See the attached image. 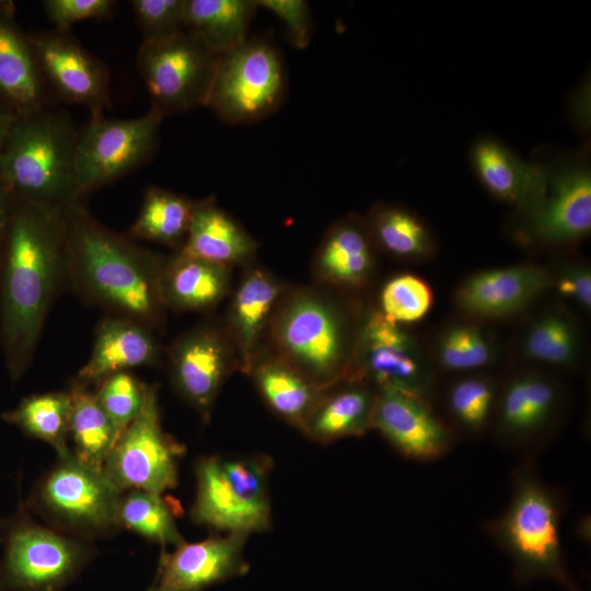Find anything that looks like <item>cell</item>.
<instances>
[{
	"instance_id": "1",
	"label": "cell",
	"mask_w": 591,
	"mask_h": 591,
	"mask_svg": "<svg viewBox=\"0 0 591 591\" xmlns=\"http://www.w3.org/2000/svg\"><path fill=\"white\" fill-rule=\"evenodd\" d=\"M65 286L62 210L13 197L0 251V341L13 381L30 367L50 306Z\"/></svg>"
},
{
	"instance_id": "2",
	"label": "cell",
	"mask_w": 591,
	"mask_h": 591,
	"mask_svg": "<svg viewBox=\"0 0 591 591\" xmlns=\"http://www.w3.org/2000/svg\"><path fill=\"white\" fill-rule=\"evenodd\" d=\"M68 286L106 315L150 329L165 320L161 292L163 257L97 221L82 201L62 209Z\"/></svg>"
},
{
	"instance_id": "3",
	"label": "cell",
	"mask_w": 591,
	"mask_h": 591,
	"mask_svg": "<svg viewBox=\"0 0 591 591\" xmlns=\"http://www.w3.org/2000/svg\"><path fill=\"white\" fill-rule=\"evenodd\" d=\"M511 484L506 510L484 526L511 558L515 580L528 584L548 579L567 591H583L569 571L561 545L566 507L561 491L543 480L530 455L513 468Z\"/></svg>"
},
{
	"instance_id": "4",
	"label": "cell",
	"mask_w": 591,
	"mask_h": 591,
	"mask_svg": "<svg viewBox=\"0 0 591 591\" xmlns=\"http://www.w3.org/2000/svg\"><path fill=\"white\" fill-rule=\"evenodd\" d=\"M78 131L67 113L46 106L16 114L0 153V181L14 198L59 210L81 201Z\"/></svg>"
},
{
	"instance_id": "5",
	"label": "cell",
	"mask_w": 591,
	"mask_h": 591,
	"mask_svg": "<svg viewBox=\"0 0 591 591\" xmlns=\"http://www.w3.org/2000/svg\"><path fill=\"white\" fill-rule=\"evenodd\" d=\"M277 356L323 391L349 380L357 332L329 298L300 290L283 300L270 325Z\"/></svg>"
},
{
	"instance_id": "6",
	"label": "cell",
	"mask_w": 591,
	"mask_h": 591,
	"mask_svg": "<svg viewBox=\"0 0 591 591\" xmlns=\"http://www.w3.org/2000/svg\"><path fill=\"white\" fill-rule=\"evenodd\" d=\"M287 74L271 39L255 36L218 58L206 107L230 125L253 124L285 100Z\"/></svg>"
},
{
	"instance_id": "7",
	"label": "cell",
	"mask_w": 591,
	"mask_h": 591,
	"mask_svg": "<svg viewBox=\"0 0 591 591\" xmlns=\"http://www.w3.org/2000/svg\"><path fill=\"white\" fill-rule=\"evenodd\" d=\"M163 118L152 108L127 119L91 116L78 131L74 152L80 200L148 162L157 150Z\"/></svg>"
},
{
	"instance_id": "8",
	"label": "cell",
	"mask_w": 591,
	"mask_h": 591,
	"mask_svg": "<svg viewBox=\"0 0 591 591\" xmlns=\"http://www.w3.org/2000/svg\"><path fill=\"white\" fill-rule=\"evenodd\" d=\"M219 56L186 30L167 38L142 42L137 65L163 117L205 106Z\"/></svg>"
},
{
	"instance_id": "9",
	"label": "cell",
	"mask_w": 591,
	"mask_h": 591,
	"mask_svg": "<svg viewBox=\"0 0 591 591\" xmlns=\"http://www.w3.org/2000/svg\"><path fill=\"white\" fill-rule=\"evenodd\" d=\"M184 448L164 432L158 386L148 385L143 405L115 442L103 464L109 482L126 489L163 494L177 485V463Z\"/></svg>"
},
{
	"instance_id": "10",
	"label": "cell",
	"mask_w": 591,
	"mask_h": 591,
	"mask_svg": "<svg viewBox=\"0 0 591 591\" xmlns=\"http://www.w3.org/2000/svg\"><path fill=\"white\" fill-rule=\"evenodd\" d=\"M349 380L376 391L395 390L430 401L434 379L417 340L380 310H368L357 328Z\"/></svg>"
},
{
	"instance_id": "11",
	"label": "cell",
	"mask_w": 591,
	"mask_h": 591,
	"mask_svg": "<svg viewBox=\"0 0 591 591\" xmlns=\"http://www.w3.org/2000/svg\"><path fill=\"white\" fill-rule=\"evenodd\" d=\"M543 164L546 186L540 206L528 217L530 236L546 245L586 239L591 231V169L587 152L566 154Z\"/></svg>"
},
{
	"instance_id": "12",
	"label": "cell",
	"mask_w": 591,
	"mask_h": 591,
	"mask_svg": "<svg viewBox=\"0 0 591 591\" xmlns=\"http://www.w3.org/2000/svg\"><path fill=\"white\" fill-rule=\"evenodd\" d=\"M121 494L102 468L83 464L70 454L59 459L43 480L38 499L49 513L72 528L106 531L118 525Z\"/></svg>"
},
{
	"instance_id": "13",
	"label": "cell",
	"mask_w": 591,
	"mask_h": 591,
	"mask_svg": "<svg viewBox=\"0 0 591 591\" xmlns=\"http://www.w3.org/2000/svg\"><path fill=\"white\" fill-rule=\"evenodd\" d=\"M45 83L66 102L85 106L91 116L111 106L105 65L89 53L70 31L56 28L30 37Z\"/></svg>"
},
{
	"instance_id": "14",
	"label": "cell",
	"mask_w": 591,
	"mask_h": 591,
	"mask_svg": "<svg viewBox=\"0 0 591 591\" xmlns=\"http://www.w3.org/2000/svg\"><path fill=\"white\" fill-rule=\"evenodd\" d=\"M84 559L78 543L19 521L8 533L4 576L20 591H56L76 575Z\"/></svg>"
},
{
	"instance_id": "15",
	"label": "cell",
	"mask_w": 591,
	"mask_h": 591,
	"mask_svg": "<svg viewBox=\"0 0 591 591\" xmlns=\"http://www.w3.org/2000/svg\"><path fill=\"white\" fill-rule=\"evenodd\" d=\"M232 351L228 335L210 324L184 333L170 348L172 382L204 419L209 418L232 369Z\"/></svg>"
},
{
	"instance_id": "16",
	"label": "cell",
	"mask_w": 591,
	"mask_h": 591,
	"mask_svg": "<svg viewBox=\"0 0 591 591\" xmlns=\"http://www.w3.org/2000/svg\"><path fill=\"white\" fill-rule=\"evenodd\" d=\"M372 429L402 456L433 461L455 442L453 429L434 413L430 401L401 391H376Z\"/></svg>"
},
{
	"instance_id": "17",
	"label": "cell",
	"mask_w": 591,
	"mask_h": 591,
	"mask_svg": "<svg viewBox=\"0 0 591 591\" xmlns=\"http://www.w3.org/2000/svg\"><path fill=\"white\" fill-rule=\"evenodd\" d=\"M560 405L558 385L536 372L512 378L503 387L494 415V432L498 443L532 456L543 444L556 419Z\"/></svg>"
},
{
	"instance_id": "18",
	"label": "cell",
	"mask_w": 591,
	"mask_h": 591,
	"mask_svg": "<svg viewBox=\"0 0 591 591\" xmlns=\"http://www.w3.org/2000/svg\"><path fill=\"white\" fill-rule=\"evenodd\" d=\"M248 535L227 533L163 552L149 591H202L248 570L244 545Z\"/></svg>"
},
{
	"instance_id": "19",
	"label": "cell",
	"mask_w": 591,
	"mask_h": 591,
	"mask_svg": "<svg viewBox=\"0 0 591 591\" xmlns=\"http://www.w3.org/2000/svg\"><path fill=\"white\" fill-rule=\"evenodd\" d=\"M470 163L482 186L495 198L513 205L526 217L540 206L546 186L542 161H525L499 139L482 136L471 148Z\"/></svg>"
},
{
	"instance_id": "20",
	"label": "cell",
	"mask_w": 591,
	"mask_h": 591,
	"mask_svg": "<svg viewBox=\"0 0 591 591\" xmlns=\"http://www.w3.org/2000/svg\"><path fill=\"white\" fill-rule=\"evenodd\" d=\"M552 285L546 269L522 264L476 273L459 287L455 300L465 313L483 318L518 314Z\"/></svg>"
},
{
	"instance_id": "21",
	"label": "cell",
	"mask_w": 591,
	"mask_h": 591,
	"mask_svg": "<svg viewBox=\"0 0 591 591\" xmlns=\"http://www.w3.org/2000/svg\"><path fill=\"white\" fill-rule=\"evenodd\" d=\"M161 348L152 329L132 320L106 315L99 323L91 356L72 384L90 387L132 368L153 366Z\"/></svg>"
},
{
	"instance_id": "22",
	"label": "cell",
	"mask_w": 591,
	"mask_h": 591,
	"mask_svg": "<svg viewBox=\"0 0 591 591\" xmlns=\"http://www.w3.org/2000/svg\"><path fill=\"white\" fill-rule=\"evenodd\" d=\"M197 493L190 517L199 525L227 533L267 531L271 518L251 508L229 483L221 457H200L196 464Z\"/></svg>"
},
{
	"instance_id": "23",
	"label": "cell",
	"mask_w": 591,
	"mask_h": 591,
	"mask_svg": "<svg viewBox=\"0 0 591 591\" xmlns=\"http://www.w3.org/2000/svg\"><path fill=\"white\" fill-rule=\"evenodd\" d=\"M256 250V241L213 197L194 202L189 229L179 252L231 268L252 259Z\"/></svg>"
},
{
	"instance_id": "24",
	"label": "cell",
	"mask_w": 591,
	"mask_h": 591,
	"mask_svg": "<svg viewBox=\"0 0 591 591\" xmlns=\"http://www.w3.org/2000/svg\"><path fill=\"white\" fill-rule=\"evenodd\" d=\"M14 13L13 2L0 1V92L20 114L45 107L46 83Z\"/></svg>"
},
{
	"instance_id": "25",
	"label": "cell",
	"mask_w": 591,
	"mask_h": 591,
	"mask_svg": "<svg viewBox=\"0 0 591 591\" xmlns=\"http://www.w3.org/2000/svg\"><path fill=\"white\" fill-rule=\"evenodd\" d=\"M373 250L364 220L349 215L325 232L315 255V271L322 281L359 288L374 267Z\"/></svg>"
},
{
	"instance_id": "26",
	"label": "cell",
	"mask_w": 591,
	"mask_h": 591,
	"mask_svg": "<svg viewBox=\"0 0 591 591\" xmlns=\"http://www.w3.org/2000/svg\"><path fill=\"white\" fill-rule=\"evenodd\" d=\"M375 399L376 390L371 385L343 381L324 392L300 430L320 443L361 437L372 429Z\"/></svg>"
},
{
	"instance_id": "27",
	"label": "cell",
	"mask_w": 591,
	"mask_h": 591,
	"mask_svg": "<svg viewBox=\"0 0 591 591\" xmlns=\"http://www.w3.org/2000/svg\"><path fill=\"white\" fill-rule=\"evenodd\" d=\"M282 285L267 273L250 270L241 280L229 310L228 337L234 346L236 364L248 374L258 343Z\"/></svg>"
},
{
	"instance_id": "28",
	"label": "cell",
	"mask_w": 591,
	"mask_h": 591,
	"mask_svg": "<svg viewBox=\"0 0 591 591\" xmlns=\"http://www.w3.org/2000/svg\"><path fill=\"white\" fill-rule=\"evenodd\" d=\"M229 287L230 267L195 258L179 251L163 259L161 292L166 309H211L222 300Z\"/></svg>"
},
{
	"instance_id": "29",
	"label": "cell",
	"mask_w": 591,
	"mask_h": 591,
	"mask_svg": "<svg viewBox=\"0 0 591 591\" xmlns=\"http://www.w3.org/2000/svg\"><path fill=\"white\" fill-rule=\"evenodd\" d=\"M248 374L268 407L301 429L325 391L277 355L256 354Z\"/></svg>"
},
{
	"instance_id": "30",
	"label": "cell",
	"mask_w": 591,
	"mask_h": 591,
	"mask_svg": "<svg viewBox=\"0 0 591 591\" xmlns=\"http://www.w3.org/2000/svg\"><path fill=\"white\" fill-rule=\"evenodd\" d=\"M257 9L255 0H184V28L220 56L250 37Z\"/></svg>"
},
{
	"instance_id": "31",
	"label": "cell",
	"mask_w": 591,
	"mask_h": 591,
	"mask_svg": "<svg viewBox=\"0 0 591 591\" xmlns=\"http://www.w3.org/2000/svg\"><path fill=\"white\" fill-rule=\"evenodd\" d=\"M364 222L373 245L393 257L420 260L436 251V240L427 223L405 207L375 205Z\"/></svg>"
},
{
	"instance_id": "32",
	"label": "cell",
	"mask_w": 591,
	"mask_h": 591,
	"mask_svg": "<svg viewBox=\"0 0 591 591\" xmlns=\"http://www.w3.org/2000/svg\"><path fill=\"white\" fill-rule=\"evenodd\" d=\"M194 202L184 195L150 186L127 235L135 241L146 240L181 250L189 229Z\"/></svg>"
},
{
	"instance_id": "33",
	"label": "cell",
	"mask_w": 591,
	"mask_h": 591,
	"mask_svg": "<svg viewBox=\"0 0 591 591\" xmlns=\"http://www.w3.org/2000/svg\"><path fill=\"white\" fill-rule=\"evenodd\" d=\"M69 392L72 455L83 464L102 468L117 440L116 430L94 392L72 383Z\"/></svg>"
},
{
	"instance_id": "34",
	"label": "cell",
	"mask_w": 591,
	"mask_h": 591,
	"mask_svg": "<svg viewBox=\"0 0 591 591\" xmlns=\"http://www.w3.org/2000/svg\"><path fill=\"white\" fill-rule=\"evenodd\" d=\"M70 413L69 391L48 392L24 397L16 407L4 412L2 419L47 442L63 459L72 454L68 447Z\"/></svg>"
},
{
	"instance_id": "35",
	"label": "cell",
	"mask_w": 591,
	"mask_h": 591,
	"mask_svg": "<svg viewBox=\"0 0 591 591\" xmlns=\"http://www.w3.org/2000/svg\"><path fill=\"white\" fill-rule=\"evenodd\" d=\"M117 518L118 524L163 546L185 542L177 529L174 509L162 494L130 490L120 498Z\"/></svg>"
},
{
	"instance_id": "36",
	"label": "cell",
	"mask_w": 591,
	"mask_h": 591,
	"mask_svg": "<svg viewBox=\"0 0 591 591\" xmlns=\"http://www.w3.org/2000/svg\"><path fill=\"white\" fill-rule=\"evenodd\" d=\"M497 392L485 375H466L454 381L445 395L447 409L454 425L468 436L483 432L494 418Z\"/></svg>"
},
{
	"instance_id": "37",
	"label": "cell",
	"mask_w": 591,
	"mask_h": 591,
	"mask_svg": "<svg viewBox=\"0 0 591 591\" xmlns=\"http://www.w3.org/2000/svg\"><path fill=\"white\" fill-rule=\"evenodd\" d=\"M522 349L531 360L568 367L575 362L578 350L575 323L564 313H545L529 327Z\"/></svg>"
},
{
	"instance_id": "38",
	"label": "cell",
	"mask_w": 591,
	"mask_h": 591,
	"mask_svg": "<svg viewBox=\"0 0 591 591\" xmlns=\"http://www.w3.org/2000/svg\"><path fill=\"white\" fill-rule=\"evenodd\" d=\"M437 355L444 370L467 372L489 366L495 359L496 347L483 328L457 324L440 335Z\"/></svg>"
},
{
	"instance_id": "39",
	"label": "cell",
	"mask_w": 591,
	"mask_h": 591,
	"mask_svg": "<svg viewBox=\"0 0 591 591\" xmlns=\"http://www.w3.org/2000/svg\"><path fill=\"white\" fill-rule=\"evenodd\" d=\"M433 293L430 286L413 274L391 278L380 294V312L396 324L421 320L430 310Z\"/></svg>"
},
{
	"instance_id": "40",
	"label": "cell",
	"mask_w": 591,
	"mask_h": 591,
	"mask_svg": "<svg viewBox=\"0 0 591 591\" xmlns=\"http://www.w3.org/2000/svg\"><path fill=\"white\" fill-rule=\"evenodd\" d=\"M96 386L94 394L111 419L118 439L139 414L148 385L129 371H124L107 376Z\"/></svg>"
},
{
	"instance_id": "41",
	"label": "cell",
	"mask_w": 591,
	"mask_h": 591,
	"mask_svg": "<svg viewBox=\"0 0 591 591\" xmlns=\"http://www.w3.org/2000/svg\"><path fill=\"white\" fill-rule=\"evenodd\" d=\"M142 42L159 40L184 31V0L130 1Z\"/></svg>"
},
{
	"instance_id": "42",
	"label": "cell",
	"mask_w": 591,
	"mask_h": 591,
	"mask_svg": "<svg viewBox=\"0 0 591 591\" xmlns=\"http://www.w3.org/2000/svg\"><path fill=\"white\" fill-rule=\"evenodd\" d=\"M255 3L281 21L286 38L292 47L305 49L309 46L313 35V20L308 1L255 0Z\"/></svg>"
},
{
	"instance_id": "43",
	"label": "cell",
	"mask_w": 591,
	"mask_h": 591,
	"mask_svg": "<svg viewBox=\"0 0 591 591\" xmlns=\"http://www.w3.org/2000/svg\"><path fill=\"white\" fill-rule=\"evenodd\" d=\"M116 2L112 0H45L44 12L54 28L70 31L71 26L83 20L109 18Z\"/></svg>"
},
{
	"instance_id": "44",
	"label": "cell",
	"mask_w": 591,
	"mask_h": 591,
	"mask_svg": "<svg viewBox=\"0 0 591 591\" xmlns=\"http://www.w3.org/2000/svg\"><path fill=\"white\" fill-rule=\"evenodd\" d=\"M552 282L561 297L568 298L583 310L590 311L591 273L587 266H568Z\"/></svg>"
},
{
	"instance_id": "45",
	"label": "cell",
	"mask_w": 591,
	"mask_h": 591,
	"mask_svg": "<svg viewBox=\"0 0 591 591\" xmlns=\"http://www.w3.org/2000/svg\"><path fill=\"white\" fill-rule=\"evenodd\" d=\"M13 197L10 190L0 181V251L7 232Z\"/></svg>"
},
{
	"instance_id": "46",
	"label": "cell",
	"mask_w": 591,
	"mask_h": 591,
	"mask_svg": "<svg viewBox=\"0 0 591 591\" xmlns=\"http://www.w3.org/2000/svg\"><path fill=\"white\" fill-rule=\"evenodd\" d=\"M15 117L14 111L7 109L0 104V153Z\"/></svg>"
}]
</instances>
